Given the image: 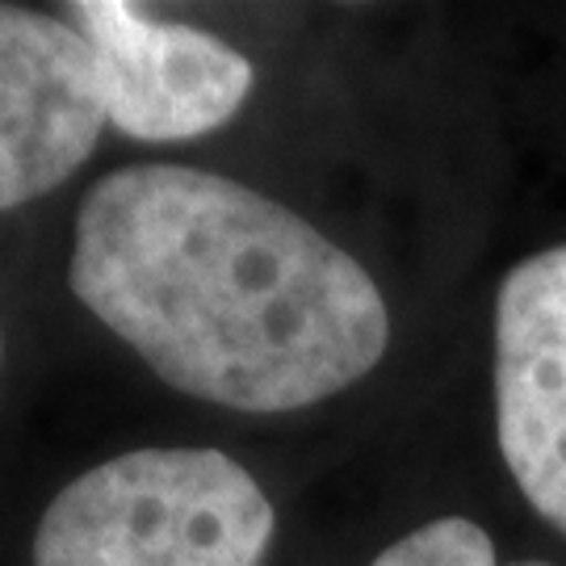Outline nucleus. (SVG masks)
Masks as SVG:
<instances>
[{
  "label": "nucleus",
  "mask_w": 566,
  "mask_h": 566,
  "mask_svg": "<svg viewBox=\"0 0 566 566\" xmlns=\"http://www.w3.org/2000/svg\"><path fill=\"white\" fill-rule=\"evenodd\" d=\"M105 122L102 63L81 30L0 4V210L67 181Z\"/></svg>",
  "instance_id": "obj_4"
},
{
  "label": "nucleus",
  "mask_w": 566,
  "mask_h": 566,
  "mask_svg": "<svg viewBox=\"0 0 566 566\" xmlns=\"http://www.w3.org/2000/svg\"><path fill=\"white\" fill-rule=\"evenodd\" d=\"M67 285L156 378L273 416L382 361L374 277L303 214L185 164H130L84 193Z\"/></svg>",
  "instance_id": "obj_1"
},
{
  "label": "nucleus",
  "mask_w": 566,
  "mask_h": 566,
  "mask_svg": "<svg viewBox=\"0 0 566 566\" xmlns=\"http://www.w3.org/2000/svg\"><path fill=\"white\" fill-rule=\"evenodd\" d=\"M495 428L521 495L566 537V243L525 256L500 285Z\"/></svg>",
  "instance_id": "obj_5"
},
{
  "label": "nucleus",
  "mask_w": 566,
  "mask_h": 566,
  "mask_svg": "<svg viewBox=\"0 0 566 566\" xmlns=\"http://www.w3.org/2000/svg\"><path fill=\"white\" fill-rule=\"evenodd\" d=\"M273 504L219 449H135L42 512L34 566H261Z\"/></svg>",
  "instance_id": "obj_2"
},
{
  "label": "nucleus",
  "mask_w": 566,
  "mask_h": 566,
  "mask_svg": "<svg viewBox=\"0 0 566 566\" xmlns=\"http://www.w3.org/2000/svg\"><path fill=\"white\" fill-rule=\"evenodd\" d=\"M67 21L102 63L105 114L130 139H198L252 93V63L198 25L156 21L126 0H76Z\"/></svg>",
  "instance_id": "obj_3"
},
{
  "label": "nucleus",
  "mask_w": 566,
  "mask_h": 566,
  "mask_svg": "<svg viewBox=\"0 0 566 566\" xmlns=\"http://www.w3.org/2000/svg\"><path fill=\"white\" fill-rule=\"evenodd\" d=\"M507 566H554V563H542V558H525V563H507Z\"/></svg>",
  "instance_id": "obj_7"
},
{
  "label": "nucleus",
  "mask_w": 566,
  "mask_h": 566,
  "mask_svg": "<svg viewBox=\"0 0 566 566\" xmlns=\"http://www.w3.org/2000/svg\"><path fill=\"white\" fill-rule=\"evenodd\" d=\"M369 566H495V542L465 516H441L411 528Z\"/></svg>",
  "instance_id": "obj_6"
}]
</instances>
